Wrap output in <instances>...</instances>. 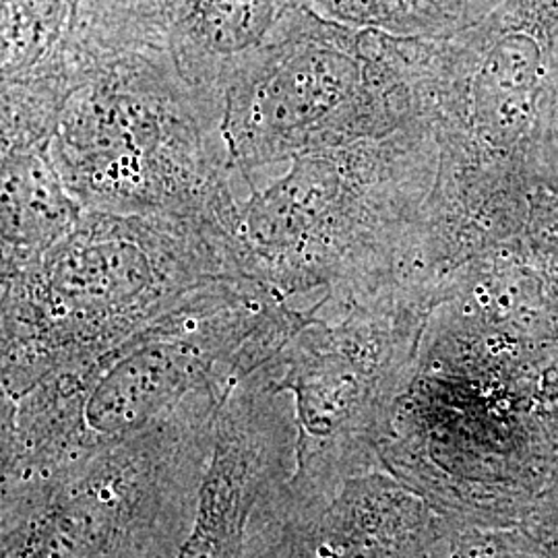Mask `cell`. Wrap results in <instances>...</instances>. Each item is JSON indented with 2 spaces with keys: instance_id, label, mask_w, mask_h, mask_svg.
I'll return each instance as SVG.
<instances>
[{
  "instance_id": "obj_1",
  "label": "cell",
  "mask_w": 558,
  "mask_h": 558,
  "mask_svg": "<svg viewBox=\"0 0 558 558\" xmlns=\"http://www.w3.org/2000/svg\"><path fill=\"white\" fill-rule=\"evenodd\" d=\"M306 317L263 281L221 279L2 398V488L48 478L145 433L201 391L230 387L274 359Z\"/></svg>"
},
{
  "instance_id": "obj_2",
  "label": "cell",
  "mask_w": 558,
  "mask_h": 558,
  "mask_svg": "<svg viewBox=\"0 0 558 558\" xmlns=\"http://www.w3.org/2000/svg\"><path fill=\"white\" fill-rule=\"evenodd\" d=\"M221 279H251L230 230L85 209L40 257L2 269V398L131 336Z\"/></svg>"
},
{
  "instance_id": "obj_3",
  "label": "cell",
  "mask_w": 558,
  "mask_h": 558,
  "mask_svg": "<svg viewBox=\"0 0 558 558\" xmlns=\"http://www.w3.org/2000/svg\"><path fill=\"white\" fill-rule=\"evenodd\" d=\"M48 149L87 211L214 223L236 236L239 172L223 100L163 60L120 54L92 64Z\"/></svg>"
},
{
  "instance_id": "obj_4",
  "label": "cell",
  "mask_w": 558,
  "mask_h": 558,
  "mask_svg": "<svg viewBox=\"0 0 558 558\" xmlns=\"http://www.w3.org/2000/svg\"><path fill=\"white\" fill-rule=\"evenodd\" d=\"M232 385L48 478L2 488L0 558L179 557Z\"/></svg>"
},
{
  "instance_id": "obj_5",
  "label": "cell",
  "mask_w": 558,
  "mask_h": 558,
  "mask_svg": "<svg viewBox=\"0 0 558 558\" xmlns=\"http://www.w3.org/2000/svg\"><path fill=\"white\" fill-rule=\"evenodd\" d=\"M366 41L345 23L308 9L223 98V133L240 179L352 145L380 117Z\"/></svg>"
},
{
  "instance_id": "obj_6",
  "label": "cell",
  "mask_w": 558,
  "mask_h": 558,
  "mask_svg": "<svg viewBox=\"0 0 558 558\" xmlns=\"http://www.w3.org/2000/svg\"><path fill=\"white\" fill-rule=\"evenodd\" d=\"M308 9V0H80L64 60L75 80L110 57L163 60L223 100Z\"/></svg>"
},
{
  "instance_id": "obj_7",
  "label": "cell",
  "mask_w": 558,
  "mask_h": 558,
  "mask_svg": "<svg viewBox=\"0 0 558 558\" xmlns=\"http://www.w3.org/2000/svg\"><path fill=\"white\" fill-rule=\"evenodd\" d=\"M385 338L360 315L327 319L317 302L267 371L292 401L296 463L286 486L311 493L359 476L362 440L379 399Z\"/></svg>"
},
{
  "instance_id": "obj_8",
  "label": "cell",
  "mask_w": 558,
  "mask_h": 558,
  "mask_svg": "<svg viewBox=\"0 0 558 558\" xmlns=\"http://www.w3.org/2000/svg\"><path fill=\"white\" fill-rule=\"evenodd\" d=\"M267 362L221 401L199 505L177 558H239L259 500L294 472L292 401L271 385Z\"/></svg>"
},
{
  "instance_id": "obj_9",
  "label": "cell",
  "mask_w": 558,
  "mask_h": 558,
  "mask_svg": "<svg viewBox=\"0 0 558 558\" xmlns=\"http://www.w3.org/2000/svg\"><path fill=\"white\" fill-rule=\"evenodd\" d=\"M408 523L379 480L352 476L311 493L283 482L259 500L239 558H408Z\"/></svg>"
},
{
  "instance_id": "obj_10",
  "label": "cell",
  "mask_w": 558,
  "mask_h": 558,
  "mask_svg": "<svg viewBox=\"0 0 558 558\" xmlns=\"http://www.w3.org/2000/svg\"><path fill=\"white\" fill-rule=\"evenodd\" d=\"M2 269L40 257L83 216L48 147L2 154Z\"/></svg>"
}]
</instances>
